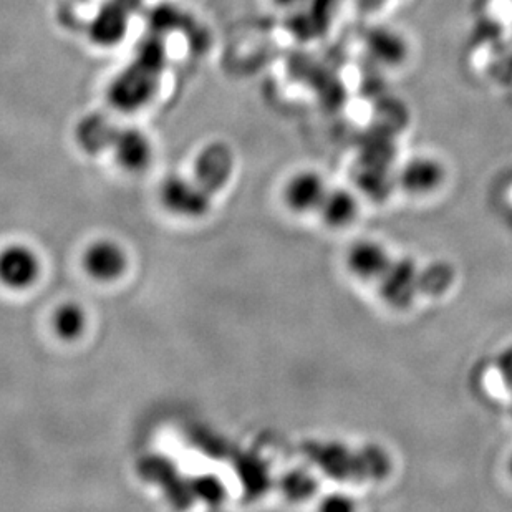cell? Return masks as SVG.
<instances>
[{"instance_id":"cell-1","label":"cell","mask_w":512,"mask_h":512,"mask_svg":"<svg viewBox=\"0 0 512 512\" xmlns=\"http://www.w3.org/2000/svg\"><path fill=\"white\" fill-rule=\"evenodd\" d=\"M383 302L395 310H406L421 292V271L411 259H393L377 282Z\"/></svg>"},{"instance_id":"cell-2","label":"cell","mask_w":512,"mask_h":512,"mask_svg":"<svg viewBox=\"0 0 512 512\" xmlns=\"http://www.w3.org/2000/svg\"><path fill=\"white\" fill-rule=\"evenodd\" d=\"M211 196L196 179L173 176L161 188V199L166 208L186 218H199L211 208Z\"/></svg>"},{"instance_id":"cell-3","label":"cell","mask_w":512,"mask_h":512,"mask_svg":"<svg viewBox=\"0 0 512 512\" xmlns=\"http://www.w3.org/2000/svg\"><path fill=\"white\" fill-rule=\"evenodd\" d=\"M446 170L433 156H416L406 161L398 173L400 188L410 196H430L445 184Z\"/></svg>"},{"instance_id":"cell-4","label":"cell","mask_w":512,"mask_h":512,"mask_svg":"<svg viewBox=\"0 0 512 512\" xmlns=\"http://www.w3.org/2000/svg\"><path fill=\"white\" fill-rule=\"evenodd\" d=\"M392 262L393 259L387 247L372 239L353 242L345 259L348 272L355 279L362 282H375V284L382 279L388 267L392 266Z\"/></svg>"},{"instance_id":"cell-5","label":"cell","mask_w":512,"mask_h":512,"mask_svg":"<svg viewBox=\"0 0 512 512\" xmlns=\"http://www.w3.org/2000/svg\"><path fill=\"white\" fill-rule=\"evenodd\" d=\"M39 274V257L29 247L14 244L0 251V284L7 289H29Z\"/></svg>"},{"instance_id":"cell-6","label":"cell","mask_w":512,"mask_h":512,"mask_svg":"<svg viewBox=\"0 0 512 512\" xmlns=\"http://www.w3.org/2000/svg\"><path fill=\"white\" fill-rule=\"evenodd\" d=\"M234 156L224 143H211L201 150L194 163V179L206 191L214 194L223 189L231 179Z\"/></svg>"},{"instance_id":"cell-7","label":"cell","mask_w":512,"mask_h":512,"mask_svg":"<svg viewBox=\"0 0 512 512\" xmlns=\"http://www.w3.org/2000/svg\"><path fill=\"white\" fill-rule=\"evenodd\" d=\"M329 189L319 173L300 171L285 184V204L297 214L319 213Z\"/></svg>"},{"instance_id":"cell-8","label":"cell","mask_w":512,"mask_h":512,"mask_svg":"<svg viewBox=\"0 0 512 512\" xmlns=\"http://www.w3.org/2000/svg\"><path fill=\"white\" fill-rule=\"evenodd\" d=\"M112 151L116 163L131 173L146 170L153 158L150 138L138 128H121L116 131Z\"/></svg>"},{"instance_id":"cell-9","label":"cell","mask_w":512,"mask_h":512,"mask_svg":"<svg viewBox=\"0 0 512 512\" xmlns=\"http://www.w3.org/2000/svg\"><path fill=\"white\" fill-rule=\"evenodd\" d=\"M128 259L121 246L112 241L93 242L83 256V267L88 276L97 281H115L125 272Z\"/></svg>"},{"instance_id":"cell-10","label":"cell","mask_w":512,"mask_h":512,"mask_svg":"<svg viewBox=\"0 0 512 512\" xmlns=\"http://www.w3.org/2000/svg\"><path fill=\"white\" fill-rule=\"evenodd\" d=\"M365 49L373 62L387 68L400 67L410 54L405 37L398 34L397 30L388 29V27L370 30L365 39Z\"/></svg>"},{"instance_id":"cell-11","label":"cell","mask_w":512,"mask_h":512,"mask_svg":"<svg viewBox=\"0 0 512 512\" xmlns=\"http://www.w3.org/2000/svg\"><path fill=\"white\" fill-rule=\"evenodd\" d=\"M360 206L352 191L343 188L329 189L319 214L327 228L345 229L357 221Z\"/></svg>"},{"instance_id":"cell-12","label":"cell","mask_w":512,"mask_h":512,"mask_svg":"<svg viewBox=\"0 0 512 512\" xmlns=\"http://www.w3.org/2000/svg\"><path fill=\"white\" fill-rule=\"evenodd\" d=\"M126 12L120 4L107 5L98 12L97 17L93 19L92 29H90V37H92L98 45H115L120 42L126 34Z\"/></svg>"},{"instance_id":"cell-13","label":"cell","mask_w":512,"mask_h":512,"mask_svg":"<svg viewBox=\"0 0 512 512\" xmlns=\"http://www.w3.org/2000/svg\"><path fill=\"white\" fill-rule=\"evenodd\" d=\"M317 464L330 478L355 479V451L339 443L317 446Z\"/></svg>"},{"instance_id":"cell-14","label":"cell","mask_w":512,"mask_h":512,"mask_svg":"<svg viewBox=\"0 0 512 512\" xmlns=\"http://www.w3.org/2000/svg\"><path fill=\"white\" fill-rule=\"evenodd\" d=\"M118 128L110 120L100 115H92L78 125L77 143L88 153H100L103 150H112Z\"/></svg>"},{"instance_id":"cell-15","label":"cell","mask_w":512,"mask_h":512,"mask_svg":"<svg viewBox=\"0 0 512 512\" xmlns=\"http://www.w3.org/2000/svg\"><path fill=\"white\" fill-rule=\"evenodd\" d=\"M392 473V458L377 445L363 446L355 451V479L358 481H383Z\"/></svg>"},{"instance_id":"cell-16","label":"cell","mask_w":512,"mask_h":512,"mask_svg":"<svg viewBox=\"0 0 512 512\" xmlns=\"http://www.w3.org/2000/svg\"><path fill=\"white\" fill-rule=\"evenodd\" d=\"M52 324H54V330L60 339L72 342L85 332L87 315H85L80 305L68 302V304H62L55 310Z\"/></svg>"},{"instance_id":"cell-17","label":"cell","mask_w":512,"mask_h":512,"mask_svg":"<svg viewBox=\"0 0 512 512\" xmlns=\"http://www.w3.org/2000/svg\"><path fill=\"white\" fill-rule=\"evenodd\" d=\"M315 479L307 471H289L282 478L281 488L287 498L292 501H305L315 493Z\"/></svg>"},{"instance_id":"cell-18","label":"cell","mask_w":512,"mask_h":512,"mask_svg":"<svg viewBox=\"0 0 512 512\" xmlns=\"http://www.w3.org/2000/svg\"><path fill=\"white\" fill-rule=\"evenodd\" d=\"M355 508L357 506L353 503L352 498H348L345 494H330L320 504L322 511L329 512H348L353 511Z\"/></svg>"},{"instance_id":"cell-19","label":"cell","mask_w":512,"mask_h":512,"mask_svg":"<svg viewBox=\"0 0 512 512\" xmlns=\"http://www.w3.org/2000/svg\"><path fill=\"white\" fill-rule=\"evenodd\" d=\"M498 368L504 385L512 393V345L499 355Z\"/></svg>"},{"instance_id":"cell-20","label":"cell","mask_w":512,"mask_h":512,"mask_svg":"<svg viewBox=\"0 0 512 512\" xmlns=\"http://www.w3.org/2000/svg\"><path fill=\"white\" fill-rule=\"evenodd\" d=\"M272 2H274L279 9L294 10L300 7V5L305 4L307 0H272Z\"/></svg>"},{"instance_id":"cell-21","label":"cell","mask_w":512,"mask_h":512,"mask_svg":"<svg viewBox=\"0 0 512 512\" xmlns=\"http://www.w3.org/2000/svg\"><path fill=\"white\" fill-rule=\"evenodd\" d=\"M508 471H509V476H511V478H512V453H511V456H509Z\"/></svg>"},{"instance_id":"cell-22","label":"cell","mask_w":512,"mask_h":512,"mask_svg":"<svg viewBox=\"0 0 512 512\" xmlns=\"http://www.w3.org/2000/svg\"><path fill=\"white\" fill-rule=\"evenodd\" d=\"M383 2H385V0H383Z\"/></svg>"}]
</instances>
